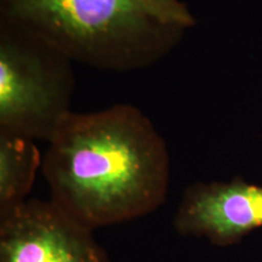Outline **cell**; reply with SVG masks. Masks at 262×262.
Wrapping results in <instances>:
<instances>
[{
	"label": "cell",
	"instance_id": "277c9868",
	"mask_svg": "<svg viewBox=\"0 0 262 262\" xmlns=\"http://www.w3.org/2000/svg\"><path fill=\"white\" fill-rule=\"evenodd\" d=\"M0 262H110L106 250L54 202L27 199L0 217Z\"/></svg>",
	"mask_w": 262,
	"mask_h": 262
},
{
	"label": "cell",
	"instance_id": "3957f363",
	"mask_svg": "<svg viewBox=\"0 0 262 262\" xmlns=\"http://www.w3.org/2000/svg\"><path fill=\"white\" fill-rule=\"evenodd\" d=\"M74 86L70 58L0 17V131L50 142L72 113Z\"/></svg>",
	"mask_w": 262,
	"mask_h": 262
},
{
	"label": "cell",
	"instance_id": "6da1fadb",
	"mask_svg": "<svg viewBox=\"0 0 262 262\" xmlns=\"http://www.w3.org/2000/svg\"><path fill=\"white\" fill-rule=\"evenodd\" d=\"M50 201L95 229L155 212L166 201L171 162L165 140L140 108L118 103L72 112L42 157Z\"/></svg>",
	"mask_w": 262,
	"mask_h": 262
},
{
	"label": "cell",
	"instance_id": "7a4b0ae2",
	"mask_svg": "<svg viewBox=\"0 0 262 262\" xmlns=\"http://www.w3.org/2000/svg\"><path fill=\"white\" fill-rule=\"evenodd\" d=\"M0 12L72 62L122 73L158 63L186 31L145 0H0Z\"/></svg>",
	"mask_w": 262,
	"mask_h": 262
},
{
	"label": "cell",
	"instance_id": "8992f818",
	"mask_svg": "<svg viewBox=\"0 0 262 262\" xmlns=\"http://www.w3.org/2000/svg\"><path fill=\"white\" fill-rule=\"evenodd\" d=\"M35 140L0 131V217L27 201L42 157Z\"/></svg>",
	"mask_w": 262,
	"mask_h": 262
},
{
	"label": "cell",
	"instance_id": "52a82bcc",
	"mask_svg": "<svg viewBox=\"0 0 262 262\" xmlns=\"http://www.w3.org/2000/svg\"><path fill=\"white\" fill-rule=\"evenodd\" d=\"M152 6L162 11L173 24L181 26L185 29L194 25V18L189 10L180 0H145Z\"/></svg>",
	"mask_w": 262,
	"mask_h": 262
},
{
	"label": "cell",
	"instance_id": "5b68a950",
	"mask_svg": "<svg viewBox=\"0 0 262 262\" xmlns=\"http://www.w3.org/2000/svg\"><path fill=\"white\" fill-rule=\"evenodd\" d=\"M261 227L262 186L241 178L188 186L173 215L180 235L205 238L216 247L239 243Z\"/></svg>",
	"mask_w": 262,
	"mask_h": 262
}]
</instances>
